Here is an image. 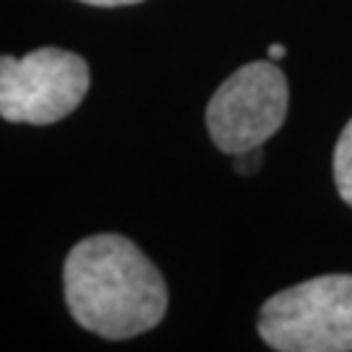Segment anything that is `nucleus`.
I'll return each mask as SVG.
<instances>
[{
	"label": "nucleus",
	"mask_w": 352,
	"mask_h": 352,
	"mask_svg": "<svg viewBox=\"0 0 352 352\" xmlns=\"http://www.w3.org/2000/svg\"><path fill=\"white\" fill-rule=\"evenodd\" d=\"M334 183H337L342 201L352 206V120L344 126L334 146Z\"/></svg>",
	"instance_id": "obj_5"
},
{
	"label": "nucleus",
	"mask_w": 352,
	"mask_h": 352,
	"mask_svg": "<svg viewBox=\"0 0 352 352\" xmlns=\"http://www.w3.org/2000/svg\"><path fill=\"white\" fill-rule=\"evenodd\" d=\"M63 292L78 327L104 340H131L167 314L160 269L123 235H91L76 243L63 266Z\"/></svg>",
	"instance_id": "obj_1"
},
{
	"label": "nucleus",
	"mask_w": 352,
	"mask_h": 352,
	"mask_svg": "<svg viewBox=\"0 0 352 352\" xmlns=\"http://www.w3.org/2000/svg\"><path fill=\"white\" fill-rule=\"evenodd\" d=\"M289 107L287 78L274 60L238 68L206 104V128L214 146L240 154L261 146L277 133Z\"/></svg>",
	"instance_id": "obj_4"
},
{
	"label": "nucleus",
	"mask_w": 352,
	"mask_h": 352,
	"mask_svg": "<svg viewBox=\"0 0 352 352\" xmlns=\"http://www.w3.org/2000/svg\"><path fill=\"white\" fill-rule=\"evenodd\" d=\"M282 58H285V47H282L279 42H274V45L269 47V60H274V63H277V60H282Z\"/></svg>",
	"instance_id": "obj_8"
},
{
	"label": "nucleus",
	"mask_w": 352,
	"mask_h": 352,
	"mask_svg": "<svg viewBox=\"0 0 352 352\" xmlns=\"http://www.w3.org/2000/svg\"><path fill=\"white\" fill-rule=\"evenodd\" d=\"M258 334L279 352H352V274H324L272 295Z\"/></svg>",
	"instance_id": "obj_2"
},
{
	"label": "nucleus",
	"mask_w": 352,
	"mask_h": 352,
	"mask_svg": "<svg viewBox=\"0 0 352 352\" xmlns=\"http://www.w3.org/2000/svg\"><path fill=\"white\" fill-rule=\"evenodd\" d=\"M261 162H264L261 146L248 149V151H240V154H235V173H240V175H253V173L261 167Z\"/></svg>",
	"instance_id": "obj_6"
},
{
	"label": "nucleus",
	"mask_w": 352,
	"mask_h": 352,
	"mask_svg": "<svg viewBox=\"0 0 352 352\" xmlns=\"http://www.w3.org/2000/svg\"><path fill=\"white\" fill-rule=\"evenodd\" d=\"M87 91L89 65L76 52L39 47L24 58L0 55V118L8 123H58Z\"/></svg>",
	"instance_id": "obj_3"
},
{
	"label": "nucleus",
	"mask_w": 352,
	"mask_h": 352,
	"mask_svg": "<svg viewBox=\"0 0 352 352\" xmlns=\"http://www.w3.org/2000/svg\"><path fill=\"white\" fill-rule=\"evenodd\" d=\"M87 6H97V8H118V6H133V3H144V0H78Z\"/></svg>",
	"instance_id": "obj_7"
}]
</instances>
